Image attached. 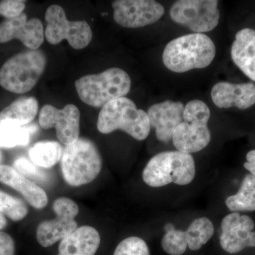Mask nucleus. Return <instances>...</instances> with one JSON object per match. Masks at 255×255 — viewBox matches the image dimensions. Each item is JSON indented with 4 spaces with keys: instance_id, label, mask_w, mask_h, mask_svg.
<instances>
[{
    "instance_id": "f257e3e1",
    "label": "nucleus",
    "mask_w": 255,
    "mask_h": 255,
    "mask_svg": "<svg viewBox=\"0 0 255 255\" xmlns=\"http://www.w3.org/2000/svg\"><path fill=\"white\" fill-rule=\"evenodd\" d=\"M214 41L204 33H190L167 43L162 54L164 66L177 73L209 66L216 56Z\"/></svg>"
},
{
    "instance_id": "f03ea898",
    "label": "nucleus",
    "mask_w": 255,
    "mask_h": 255,
    "mask_svg": "<svg viewBox=\"0 0 255 255\" xmlns=\"http://www.w3.org/2000/svg\"><path fill=\"white\" fill-rule=\"evenodd\" d=\"M75 86L82 102L102 108L112 101L125 97L130 92L131 80L125 70L112 68L99 74L85 75L75 81Z\"/></svg>"
},
{
    "instance_id": "7ed1b4c3",
    "label": "nucleus",
    "mask_w": 255,
    "mask_h": 255,
    "mask_svg": "<svg viewBox=\"0 0 255 255\" xmlns=\"http://www.w3.org/2000/svg\"><path fill=\"white\" fill-rule=\"evenodd\" d=\"M97 126L101 133L122 130L137 140L147 138L151 129L147 114L137 109L133 101L126 97L104 106L99 114Z\"/></svg>"
},
{
    "instance_id": "20e7f679",
    "label": "nucleus",
    "mask_w": 255,
    "mask_h": 255,
    "mask_svg": "<svg viewBox=\"0 0 255 255\" xmlns=\"http://www.w3.org/2000/svg\"><path fill=\"white\" fill-rule=\"evenodd\" d=\"M196 174L194 157L180 151L159 152L152 157L142 172V179L151 187H162L171 183L190 184Z\"/></svg>"
},
{
    "instance_id": "39448f33",
    "label": "nucleus",
    "mask_w": 255,
    "mask_h": 255,
    "mask_svg": "<svg viewBox=\"0 0 255 255\" xmlns=\"http://www.w3.org/2000/svg\"><path fill=\"white\" fill-rule=\"evenodd\" d=\"M60 162L64 179L72 187L92 182L102 170V159L98 148L86 138H79L66 145Z\"/></svg>"
},
{
    "instance_id": "423d86ee",
    "label": "nucleus",
    "mask_w": 255,
    "mask_h": 255,
    "mask_svg": "<svg viewBox=\"0 0 255 255\" xmlns=\"http://www.w3.org/2000/svg\"><path fill=\"white\" fill-rule=\"evenodd\" d=\"M46 54L40 50L17 53L0 68V85L10 92L24 94L31 90L46 70Z\"/></svg>"
},
{
    "instance_id": "0eeeda50",
    "label": "nucleus",
    "mask_w": 255,
    "mask_h": 255,
    "mask_svg": "<svg viewBox=\"0 0 255 255\" xmlns=\"http://www.w3.org/2000/svg\"><path fill=\"white\" fill-rule=\"evenodd\" d=\"M211 111L203 101L191 100L184 107L183 122L176 128L172 136L178 151L191 154L199 152L209 145L211 139L208 123Z\"/></svg>"
},
{
    "instance_id": "6e6552de",
    "label": "nucleus",
    "mask_w": 255,
    "mask_h": 255,
    "mask_svg": "<svg viewBox=\"0 0 255 255\" xmlns=\"http://www.w3.org/2000/svg\"><path fill=\"white\" fill-rule=\"evenodd\" d=\"M45 37L50 44L58 45L66 40L74 49L81 50L91 43L93 34L89 23L86 21H69L65 10L59 5L50 6L45 13Z\"/></svg>"
},
{
    "instance_id": "1a4fd4ad",
    "label": "nucleus",
    "mask_w": 255,
    "mask_h": 255,
    "mask_svg": "<svg viewBox=\"0 0 255 255\" xmlns=\"http://www.w3.org/2000/svg\"><path fill=\"white\" fill-rule=\"evenodd\" d=\"M217 0H179L169 11L174 22L198 33L214 30L220 20Z\"/></svg>"
},
{
    "instance_id": "9d476101",
    "label": "nucleus",
    "mask_w": 255,
    "mask_h": 255,
    "mask_svg": "<svg viewBox=\"0 0 255 255\" xmlns=\"http://www.w3.org/2000/svg\"><path fill=\"white\" fill-rule=\"evenodd\" d=\"M53 209L56 218L43 221L37 228V241L43 248L61 241L78 228L75 219L79 214V207L75 201L69 198H58L53 203Z\"/></svg>"
},
{
    "instance_id": "9b49d317",
    "label": "nucleus",
    "mask_w": 255,
    "mask_h": 255,
    "mask_svg": "<svg viewBox=\"0 0 255 255\" xmlns=\"http://www.w3.org/2000/svg\"><path fill=\"white\" fill-rule=\"evenodd\" d=\"M112 7L114 21L125 28L148 26L164 14L163 6L153 0H117L112 2Z\"/></svg>"
},
{
    "instance_id": "f8f14e48",
    "label": "nucleus",
    "mask_w": 255,
    "mask_h": 255,
    "mask_svg": "<svg viewBox=\"0 0 255 255\" xmlns=\"http://www.w3.org/2000/svg\"><path fill=\"white\" fill-rule=\"evenodd\" d=\"M38 121L42 128H54L57 137L64 145H70L80 138V112L75 105H67L62 110L53 105L43 106Z\"/></svg>"
},
{
    "instance_id": "ddd939ff",
    "label": "nucleus",
    "mask_w": 255,
    "mask_h": 255,
    "mask_svg": "<svg viewBox=\"0 0 255 255\" xmlns=\"http://www.w3.org/2000/svg\"><path fill=\"white\" fill-rule=\"evenodd\" d=\"M255 222L247 215L233 212L221 222L220 245L230 254H236L247 248H255Z\"/></svg>"
},
{
    "instance_id": "4468645a",
    "label": "nucleus",
    "mask_w": 255,
    "mask_h": 255,
    "mask_svg": "<svg viewBox=\"0 0 255 255\" xmlns=\"http://www.w3.org/2000/svg\"><path fill=\"white\" fill-rule=\"evenodd\" d=\"M45 31L41 20L28 19L24 13L0 23V43L19 40L30 50H38L44 41Z\"/></svg>"
},
{
    "instance_id": "2eb2a0df",
    "label": "nucleus",
    "mask_w": 255,
    "mask_h": 255,
    "mask_svg": "<svg viewBox=\"0 0 255 255\" xmlns=\"http://www.w3.org/2000/svg\"><path fill=\"white\" fill-rule=\"evenodd\" d=\"M184 107L182 102L166 100L149 108L150 127L155 129L159 141L167 143L172 140L176 128L183 122Z\"/></svg>"
},
{
    "instance_id": "dca6fc26",
    "label": "nucleus",
    "mask_w": 255,
    "mask_h": 255,
    "mask_svg": "<svg viewBox=\"0 0 255 255\" xmlns=\"http://www.w3.org/2000/svg\"><path fill=\"white\" fill-rule=\"evenodd\" d=\"M211 98L216 107L221 109L237 107L244 110L255 104V85L252 82L233 84L220 82L211 90Z\"/></svg>"
},
{
    "instance_id": "f3484780",
    "label": "nucleus",
    "mask_w": 255,
    "mask_h": 255,
    "mask_svg": "<svg viewBox=\"0 0 255 255\" xmlns=\"http://www.w3.org/2000/svg\"><path fill=\"white\" fill-rule=\"evenodd\" d=\"M0 183L18 191L35 209H43L48 204L46 191L14 167L4 164L0 165Z\"/></svg>"
},
{
    "instance_id": "a211bd4d",
    "label": "nucleus",
    "mask_w": 255,
    "mask_h": 255,
    "mask_svg": "<svg viewBox=\"0 0 255 255\" xmlns=\"http://www.w3.org/2000/svg\"><path fill=\"white\" fill-rule=\"evenodd\" d=\"M100 243V233L95 228L81 226L60 241L58 255H95Z\"/></svg>"
},
{
    "instance_id": "6ab92c4d",
    "label": "nucleus",
    "mask_w": 255,
    "mask_h": 255,
    "mask_svg": "<svg viewBox=\"0 0 255 255\" xmlns=\"http://www.w3.org/2000/svg\"><path fill=\"white\" fill-rule=\"evenodd\" d=\"M231 58L238 68L255 82V30L246 28L237 32L231 47Z\"/></svg>"
},
{
    "instance_id": "aec40b11",
    "label": "nucleus",
    "mask_w": 255,
    "mask_h": 255,
    "mask_svg": "<svg viewBox=\"0 0 255 255\" xmlns=\"http://www.w3.org/2000/svg\"><path fill=\"white\" fill-rule=\"evenodd\" d=\"M38 112V102L35 97H21L0 112V122L6 121L24 127L34 120Z\"/></svg>"
},
{
    "instance_id": "412c9836",
    "label": "nucleus",
    "mask_w": 255,
    "mask_h": 255,
    "mask_svg": "<svg viewBox=\"0 0 255 255\" xmlns=\"http://www.w3.org/2000/svg\"><path fill=\"white\" fill-rule=\"evenodd\" d=\"M226 204L233 212L255 211V178L247 174L237 194L229 196Z\"/></svg>"
},
{
    "instance_id": "4be33fe9",
    "label": "nucleus",
    "mask_w": 255,
    "mask_h": 255,
    "mask_svg": "<svg viewBox=\"0 0 255 255\" xmlns=\"http://www.w3.org/2000/svg\"><path fill=\"white\" fill-rule=\"evenodd\" d=\"M63 147L59 142L42 141L37 142L28 152L31 162L42 168H50L59 161L63 155Z\"/></svg>"
},
{
    "instance_id": "5701e85b",
    "label": "nucleus",
    "mask_w": 255,
    "mask_h": 255,
    "mask_svg": "<svg viewBox=\"0 0 255 255\" xmlns=\"http://www.w3.org/2000/svg\"><path fill=\"white\" fill-rule=\"evenodd\" d=\"M185 233L188 248L191 251H199L214 236V224L208 218H199L191 223Z\"/></svg>"
},
{
    "instance_id": "b1692460",
    "label": "nucleus",
    "mask_w": 255,
    "mask_h": 255,
    "mask_svg": "<svg viewBox=\"0 0 255 255\" xmlns=\"http://www.w3.org/2000/svg\"><path fill=\"white\" fill-rule=\"evenodd\" d=\"M31 134L29 126L22 127L6 121L0 122V147L11 148L28 145Z\"/></svg>"
},
{
    "instance_id": "393cba45",
    "label": "nucleus",
    "mask_w": 255,
    "mask_h": 255,
    "mask_svg": "<svg viewBox=\"0 0 255 255\" xmlns=\"http://www.w3.org/2000/svg\"><path fill=\"white\" fill-rule=\"evenodd\" d=\"M27 206L21 199L0 190V213L13 221H21L27 216Z\"/></svg>"
},
{
    "instance_id": "a878e982",
    "label": "nucleus",
    "mask_w": 255,
    "mask_h": 255,
    "mask_svg": "<svg viewBox=\"0 0 255 255\" xmlns=\"http://www.w3.org/2000/svg\"><path fill=\"white\" fill-rule=\"evenodd\" d=\"M162 249L170 255H182L187 248V238L185 231L172 229L166 231L161 242Z\"/></svg>"
},
{
    "instance_id": "bb28decb",
    "label": "nucleus",
    "mask_w": 255,
    "mask_h": 255,
    "mask_svg": "<svg viewBox=\"0 0 255 255\" xmlns=\"http://www.w3.org/2000/svg\"><path fill=\"white\" fill-rule=\"evenodd\" d=\"M14 168L30 180L40 183H46L49 180V177L38 166L24 157H18L14 161Z\"/></svg>"
},
{
    "instance_id": "cd10ccee",
    "label": "nucleus",
    "mask_w": 255,
    "mask_h": 255,
    "mask_svg": "<svg viewBox=\"0 0 255 255\" xmlns=\"http://www.w3.org/2000/svg\"><path fill=\"white\" fill-rule=\"evenodd\" d=\"M114 255H150V253L144 240L136 236H131L119 243Z\"/></svg>"
},
{
    "instance_id": "c85d7f7f",
    "label": "nucleus",
    "mask_w": 255,
    "mask_h": 255,
    "mask_svg": "<svg viewBox=\"0 0 255 255\" xmlns=\"http://www.w3.org/2000/svg\"><path fill=\"white\" fill-rule=\"evenodd\" d=\"M26 7L24 1L4 0L0 1V15L6 18H12L22 14Z\"/></svg>"
},
{
    "instance_id": "c756f323",
    "label": "nucleus",
    "mask_w": 255,
    "mask_h": 255,
    "mask_svg": "<svg viewBox=\"0 0 255 255\" xmlns=\"http://www.w3.org/2000/svg\"><path fill=\"white\" fill-rule=\"evenodd\" d=\"M14 240L6 233L0 232V255H14Z\"/></svg>"
},
{
    "instance_id": "7c9ffc66",
    "label": "nucleus",
    "mask_w": 255,
    "mask_h": 255,
    "mask_svg": "<svg viewBox=\"0 0 255 255\" xmlns=\"http://www.w3.org/2000/svg\"><path fill=\"white\" fill-rule=\"evenodd\" d=\"M244 167L247 170L249 171L252 175L255 178V164H251L246 162L244 163Z\"/></svg>"
},
{
    "instance_id": "2f4dec72",
    "label": "nucleus",
    "mask_w": 255,
    "mask_h": 255,
    "mask_svg": "<svg viewBox=\"0 0 255 255\" xmlns=\"http://www.w3.org/2000/svg\"><path fill=\"white\" fill-rule=\"evenodd\" d=\"M6 223H7V221H6V218L4 217V215L0 213V231L6 227Z\"/></svg>"
}]
</instances>
